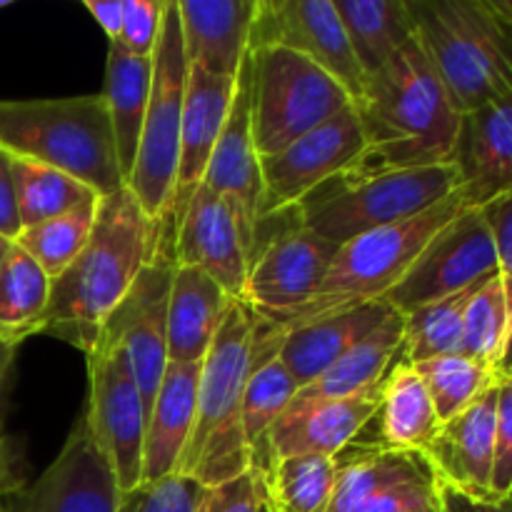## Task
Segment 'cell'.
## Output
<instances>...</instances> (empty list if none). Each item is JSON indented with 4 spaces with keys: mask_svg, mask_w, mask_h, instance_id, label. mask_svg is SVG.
<instances>
[{
    "mask_svg": "<svg viewBox=\"0 0 512 512\" xmlns=\"http://www.w3.org/2000/svg\"><path fill=\"white\" fill-rule=\"evenodd\" d=\"M365 150L348 178L453 163L460 118L418 35L368 78L355 100Z\"/></svg>",
    "mask_w": 512,
    "mask_h": 512,
    "instance_id": "cell-1",
    "label": "cell"
},
{
    "mask_svg": "<svg viewBox=\"0 0 512 512\" xmlns=\"http://www.w3.org/2000/svg\"><path fill=\"white\" fill-rule=\"evenodd\" d=\"M158 250L160 225L145 215L128 188L100 198L88 245L50 280L43 333L58 335L88 355L105 320L123 303Z\"/></svg>",
    "mask_w": 512,
    "mask_h": 512,
    "instance_id": "cell-2",
    "label": "cell"
},
{
    "mask_svg": "<svg viewBox=\"0 0 512 512\" xmlns=\"http://www.w3.org/2000/svg\"><path fill=\"white\" fill-rule=\"evenodd\" d=\"M415 35L460 115L512 90V0H408Z\"/></svg>",
    "mask_w": 512,
    "mask_h": 512,
    "instance_id": "cell-3",
    "label": "cell"
},
{
    "mask_svg": "<svg viewBox=\"0 0 512 512\" xmlns=\"http://www.w3.org/2000/svg\"><path fill=\"white\" fill-rule=\"evenodd\" d=\"M255 358V318L243 300H230L208 355L200 363L195 423L178 475L218 488L253 468L243 430V393Z\"/></svg>",
    "mask_w": 512,
    "mask_h": 512,
    "instance_id": "cell-4",
    "label": "cell"
},
{
    "mask_svg": "<svg viewBox=\"0 0 512 512\" xmlns=\"http://www.w3.org/2000/svg\"><path fill=\"white\" fill-rule=\"evenodd\" d=\"M0 153L63 170L100 198L125 188L103 95L0 100Z\"/></svg>",
    "mask_w": 512,
    "mask_h": 512,
    "instance_id": "cell-5",
    "label": "cell"
},
{
    "mask_svg": "<svg viewBox=\"0 0 512 512\" xmlns=\"http://www.w3.org/2000/svg\"><path fill=\"white\" fill-rule=\"evenodd\" d=\"M468 208L470 205L465 203L463 193L455 190L450 198L440 200L415 218L358 235V238L338 245L328 273L313 298L283 323L273 325V328H263L255 323V330L258 333H288V330L330 318V315L380 303L413 268L425 245Z\"/></svg>",
    "mask_w": 512,
    "mask_h": 512,
    "instance_id": "cell-6",
    "label": "cell"
},
{
    "mask_svg": "<svg viewBox=\"0 0 512 512\" xmlns=\"http://www.w3.org/2000/svg\"><path fill=\"white\" fill-rule=\"evenodd\" d=\"M460 190L455 163L348 178L338 175L293 208L295 223L333 245L425 213Z\"/></svg>",
    "mask_w": 512,
    "mask_h": 512,
    "instance_id": "cell-7",
    "label": "cell"
},
{
    "mask_svg": "<svg viewBox=\"0 0 512 512\" xmlns=\"http://www.w3.org/2000/svg\"><path fill=\"white\" fill-rule=\"evenodd\" d=\"M353 105L313 60L280 45L250 48V123L260 158L283 150Z\"/></svg>",
    "mask_w": 512,
    "mask_h": 512,
    "instance_id": "cell-8",
    "label": "cell"
},
{
    "mask_svg": "<svg viewBox=\"0 0 512 512\" xmlns=\"http://www.w3.org/2000/svg\"><path fill=\"white\" fill-rule=\"evenodd\" d=\"M188 68L178 0H165L163 28H160V38L153 53V85H150L148 113H145L135 168L125 183V188L135 195L145 215L160 225V233H163V223L168 218L175 193Z\"/></svg>",
    "mask_w": 512,
    "mask_h": 512,
    "instance_id": "cell-9",
    "label": "cell"
},
{
    "mask_svg": "<svg viewBox=\"0 0 512 512\" xmlns=\"http://www.w3.org/2000/svg\"><path fill=\"white\" fill-rule=\"evenodd\" d=\"M88 405L83 415L120 493L143 483L145 405L128 358L98 343L88 355Z\"/></svg>",
    "mask_w": 512,
    "mask_h": 512,
    "instance_id": "cell-10",
    "label": "cell"
},
{
    "mask_svg": "<svg viewBox=\"0 0 512 512\" xmlns=\"http://www.w3.org/2000/svg\"><path fill=\"white\" fill-rule=\"evenodd\" d=\"M498 275V250L483 208H468L445 225L413 268L383 298L395 313L408 315L438 300L453 298Z\"/></svg>",
    "mask_w": 512,
    "mask_h": 512,
    "instance_id": "cell-11",
    "label": "cell"
},
{
    "mask_svg": "<svg viewBox=\"0 0 512 512\" xmlns=\"http://www.w3.org/2000/svg\"><path fill=\"white\" fill-rule=\"evenodd\" d=\"M288 218L250 255L243 303L263 328L283 323L313 298L338 250V245L295 223L293 213Z\"/></svg>",
    "mask_w": 512,
    "mask_h": 512,
    "instance_id": "cell-12",
    "label": "cell"
},
{
    "mask_svg": "<svg viewBox=\"0 0 512 512\" xmlns=\"http://www.w3.org/2000/svg\"><path fill=\"white\" fill-rule=\"evenodd\" d=\"M365 133L355 105H348L283 150L260 158L263 205L260 220L290 213L310 193L348 173L365 150Z\"/></svg>",
    "mask_w": 512,
    "mask_h": 512,
    "instance_id": "cell-13",
    "label": "cell"
},
{
    "mask_svg": "<svg viewBox=\"0 0 512 512\" xmlns=\"http://www.w3.org/2000/svg\"><path fill=\"white\" fill-rule=\"evenodd\" d=\"M173 273V253L168 248H160L155 258L140 270L133 288L105 320L95 340V345H118L125 353L140 395H143L145 420L168 368V303Z\"/></svg>",
    "mask_w": 512,
    "mask_h": 512,
    "instance_id": "cell-14",
    "label": "cell"
},
{
    "mask_svg": "<svg viewBox=\"0 0 512 512\" xmlns=\"http://www.w3.org/2000/svg\"><path fill=\"white\" fill-rule=\"evenodd\" d=\"M280 45L313 60L333 75L355 100L363 95L365 78L333 0H258L250 48Z\"/></svg>",
    "mask_w": 512,
    "mask_h": 512,
    "instance_id": "cell-15",
    "label": "cell"
},
{
    "mask_svg": "<svg viewBox=\"0 0 512 512\" xmlns=\"http://www.w3.org/2000/svg\"><path fill=\"white\" fill-rule=\"evenodd\" d=\"M203 185L233 208L245 248L253 255L260 205H263V168H260V153L255 148L253 123H250V50L235 80L233 103L205 170Z\"/></svg>",
    "mask_w": 512,
    "mask_h": 512,
    "instance_id": "cell-16",
    "label": "cell"
},
{
    "mask_svg": "<svg viewBox=\"0 0 512 512\" xmlns=\"http://www.w3.org/2000/svg\"><path fill=\"white\" fill-rule=\"evenodd\" d=\"M120 490L85 415L35 485L10 498L13 512H118Z\"/></svg>",
    "mask_w": 512,
    "mask_h": 512,
    "instance_id": "cell-17",
    "label": "cell"
},
{
    "mask_svg": "<svg viewBox=\"0 0 512 512\" xmlns=\"http://www.w3.org/2000/svg\"><path fill=\"white\" fill-rule=\"evenodd\" d=\"M175 265L203 270L233 300H243L250 253L233 208L200 185L175 225L170 245Z\"/></svg>",
    "mask_w": 512,
    "mask_h": 512,
    "instance_id": "cell-18",
    "label": "cell"
},
{
    "mask_svg": "<svg viewBox=\"0 0 512 512\" xmlns=\"http://www.w3.org/2000/svg\"><path fill=\"white\" fill-rule=\"evenodd\" d=\"M235 80L220 78L205 70L190 65L188 80H185V100H183V123H180V155L178 173H175V193L170 203L168 218L160 233V248L173 245L175 225L183 215L185 205L193 198L195 190L203 185L205 170L213 158L215 143L220 138L225 118H228L230 103H233Z\"/></svg>",
    "mask_w": 512,
    "mask_h": 512,
    "instance_id": "cell-19",
    "label": "cell"
},
{
    "mask_svg": "<svg viewBox=\"0 0 512 512\" xmlns=\"http://www.w3.org/2000/svg\"><path fill=\"white\" fill-rule=\"evenodd\" d=\"M503 380V378H500ZM500 383L480 395L468 410L443 423L423 450L435 480L473 500H495L490 490L495 458Z\"/></svg>",
    "mask_w": 512,
    "mask_h": 512,
    "instance_id": "cell-20",
    "label": "cell"
},
{
    "mask_svg": "<svg viewBox=\"0 0 512 512\" xmlns=\"http://www.w3.org/2000/svg\"><path fill=\"white\" fill-rule=\"evenodd\" d=\"M455 168L470 208H485L512 190V90L460 118Z\"/></svg>",
    "mask_w": 512,
    "mask_h": 512,
    "instance_id": "cell-21",
    "label": "cell"
},
{
    "mask_svg": "<svg viewBox=\"0 0 512 512\" xmlns=\"http://www.w3.org/2000/svg\"><path fill=\"white\" fill-rule=\"evenodd\" d=\"M380 388L383 385L353 398L288 410L265 438L263 453L268 455V460L290 458V455L338 458L358 438L360 430L378 415ZM263 453L258 455V460L263 458Z\"/></svg>",
    "mask_w": 512,
    "mask_h": 512,
    "instance_id": "cell-22",
    "label": "cell"
},
{
    "mask_svg": "<svg viewBox=\"0 0 512 512\" xmlns=\"http://www.w3.org/2000/svg\"><path fill=\"white\" fill-rule=\"evenodd\" d=\"M258 0H178L188 65L220 78H238L250 50Z\"/></svg>",
    "mask_w": 512,
    "mask_h": 512,
    "instance_id": "cell-23",
    "label": "cell"
},
{
    "mask_svg": "<svg viewBox=\"0 0 512 512\" xmlns=\"http://www.w3.org/2000/svg\"><path fill=\"white\" fill-rule=\"evenodd\" d=\"M390 313L393 308L380 300V303H370L363 308L348 310V313L300 325L288 333H258L255 330V335L273 340L280 363L288 368L298 388H305L320 373H325L335 360L355 348L360 340L368 338Z\"/></svg>",
    "mask_w": 512,
    "mask_h": 512,
    "instance_id": "cell-24",
    "label": "cell"
},
{
    "mask_svg": "<svg viewBox=\"0 0 512 512\" xmlns=\"http://www.w3.org/2000/svg\"><path fill=\"white\" fill-rule=\"evenodd\" d=\"M200 365L168 363L145 420L143 483L178 475L195 423Z\"/></svg>",
    "mask_w": 512,
    "mask_h": 512,
    "instance_id": "cell-25",
    "label": "cell"
},
{
    "mask_svg": "<svg viewBox=\"0 0 512 512\" xmlns=\"http://www.w3.org/2000/svg\"><path fill=\"white\" fill-rule=\"evenodd\" d=\"M230 300L203 270L175 265L168 303V363H203Z\"/></svg>",
    "mask_w": 512,
    "mask_h": 512,
    "instance_id": "cell-26",
    "label": "cell"
},
{
    "mask_svg": "<svg viewBox=\"0 0 512 512\" xmlns=\"http://www.w3.org/2000/svg\"><path fill=\"white\" fill-rule=\"evenodd\" d=\"M403 335L405 315L393 310L368 338H363L343 358L335 360L313 383L300 388L288 410H300L318 403L353 398V395H360L365 390L383 385L385 375L393 368L395 358H398L400 348H403Z\"/></svg>",
    "mask_w": 512,
    "mask_h": 512,
    "instance_id": "cell-27",
    "label": "cell"
},
{
    "mask_svg": "<svg viewBox=\"0 0 512 512\" xmlns=\"http://www.w3.org/2000/svg\"><path fill=\"white\" fill-rule=\"evenodd\" d=\"M150 85H153V58L133 55L118 43H110L105 63L103 103L108 110L110 130L115 140L120 173L128 183L138 158L140 135L148 113Z\"/></svg>",
    "mask_w": 512,
    "mask_h": 512,
    "instance_id": "cell-28",
    "label": "cell"
},
{
    "mask_svg": "<svg viewBox=\"0 0 512 512\" xmlns=\"http://www.w3.org/2000/svg\"><path fill=\"white\" fill-rule=\"evenodd\" d=\"M333 5L365 78L380 73L415 38L408 0H333Z\"/></svg>",
    "mask_w": 512,
    "mask_h": 512,
    "instance_id": "cell-29",
    "label": "cell"
},
{
    "mask_svg": "<svg viewBox=\"0 0 512 512\" xmlns=\"http://www.w3.org/2000/svg\"><path fill=\"white\" fill-rule=\"evenodd\" d=\"M378 415L383 448L395 453H423L440 428L428 388L403 360L385 375Z\"/></svg>",
    "mask_w": 512,
    "mask_h": 512,
    "instance_id": "cell-30",
    "label": "cell"
},
{
    "mask_svg": "<svg viewBox=\"0 0 512 512\" xmlns=\"http://www.w3.org/2000/svg\"><path fill=\"white\" fill-rule=\"evenodd\" d=\"M50 300V278L28 253L13 245L0 265V340L18 348L43 333Z\"/></svg>",
    "mask_w": 512,
    "mask_h": 512,
    "instance_id": "cell-31",
    "label": "cell"
},
{
    "mask_svg": "<svg viewBox=\"0 0 512 512\" xmlns=\"http://www.w3.org/2000/svg\"><path fill=\"white\" fill-rule=\"evenodd\" d=\"M268 488V512H328L338 480V458L290 455L260 465Z\"/></svg>",
    "mask_w": 512,
    "mask_h": 512,
    "instance_id": "cell-32",
    "label": "cell"
},
{
    "mask_svg": "<svg viewBox=\"0 0 512 512\" xmlns=\"http://www.w3.org/2000/svg\"><path fill=\"white\" fill-rule=\"evenodd\" d=\"M298 390V383L280 363L273 345H255L253 370L243 393V430L253 450V465L263 453L265 438L290 408Z\"/></svg>",
    "mask_w": 512,
    "mask_h": 512,
    "instance_id": "cell-33",
    "label": "cell"
},
{
    "mask_svg": "<svg viewBox=\"0 0 512 512\" xmlns=\"http://www.w3.org/2000/svg\"><path fill=\"white\" fill-rule=\"evenodd\" d=\"M428 473H433V468L420 453H395L380 448L348 463L338 460V480L328 512H358L370 498L388 490L390 485Z\"/></svg>",
    "mask_w": 512,
    "mask_h": 512,
    "instance_id": "cell-34",
    "label": "cell"
},
{
    "mask_svg": "<svg viewBox=\"0 0 512 512\" xmlns=\"http://www.w3.org/2000/svg\"><path fill=\"white\" fill-rule=\"evenodd\" d=\"M10 170H13L20 228H33V225L88 203V200L100 198L93 188L80 183L73 175L33 163V160L10 158Z\"/></svg>",
    "mask_w": 512,
    "mask_h": 512,
    "instance_id": "cell-35",
    "label": "cell"
},
{
    "mask_svg": "<svg viewBox=\"0 0 512 512\" xmlns=\"http://www.w3.org/2000/svg\"><path fill=\"white\" fill-rule=\"evenodd\" d=\"M413 368L428 388L440 425L468 410L480 395L488 393L503 378L500 370L488 368L463 353L425 360Z\"/></svg>",
    "mask_w": 512,
    "mask_h": 512,
    "instance_id": "cell-36",
    "label": "cell"
},
{
    "mask_svg": "<svg viewBox=\"0 0 512 512\" xmlns=\"http://www.w3.org/2000/svg\"><path fill=\"white\" fill-rule=\"evenodd\" d=\"M98 208L100 198H93L78 208L68 210V213L45 220V223L23 228L15 238V245L23 253H28L50 280H55L88 245L95 228V218H98Z\"/></svg>",
    "mask_w": 512,
    "mask_h": 512,
    "instance_id": "cell-37",
    "label": "cell"
},
{
    "mask_svg": "<svg viewBox=\"0 0 512 512\" xmlns=\"http://www.w3.org/2000/svg\"><path fill=\"white\" fill-rule=\"evenodd\" d=\"M510 310L500 275H493L470 295L463 318V345L460 353L488 368L503 373L510 348Z\"/></svg>",
    "mask_w": 512,
    "mask_h": 512,
    "instance_id": "cell-38",
    "label": "cell"
},
{
    "mask_svg": "<svg viewBox=\"0 0 512 512\" xmlns=\"http://www.w3.org/2000/svg\"><path fill=\"white\" fill-rule=\"evenodd\" d=\"M475 288L453 295V298L430 303L425 308H418L405 315V335L403 348H400V360L410 365H418L425 363V360L460 353L465 308H468V300L475 293Z\"/></svg>",
    "mask_w": 512,
    "mask_h": 512,
    "instance_id": "cell-39",
    "label": "cell"
},
{
    "mask_svg": "<svg viewBox=\"0 0 512 512\" xmlns=\"http://www.w3.org/2000/svg\"><path fill=\"white\" fill-rule=\"evenodd\" d=\"M205 488L185 475H168L155 483L120 493L118 512H195Z\"/></svg>",
    "mask_w": 512,
    "mask_h": 512,
    "instance_id": "cell-40",
    "label": "cell"
},
{
    "mask_svg": "<svg viewBox=\"0 0 512 512\" xmlns=\"http://www.w3.org/2000/svg\"><path fill=\"white\" fill-rule=\"evenodd\" d=\"M268 508V488L260 465H253L248 473L218 488H205L195 512H265Z\"/></svg>",
    "mask_w": 512,
    "mask_h": 512,
    "instance_id": "cell-41",
    "label": "cell"
},
{
    "mask_svg": "<svg viewBox=\"0 0 512 512\" xmlns=\"http://www.w3.org/2000/svg\"><path fill=\"white\" fill-rule=\"evenodd\" d=\"M165 0H123V28L118 45L133 55L153 58L163 28Z\"/></svg>",
    "mask_w": 512,
    "mask_h": 512,
    "instance_id": "cell-42",
    "label": "cell"
},
{
    "mask_svg": "<svg viewBox=\"0 0 512 512\" xmlns=\"http://www.w3.org/2000/svg\"><path fill=\"white\" fill-rule=\"evenodd\" d=\"M490 490L495 500L512 498V378L503 373L498 395V425H495V458Z\"/></svg>",
    "mask_w": 512,
    "mask_h": 512,
    "instance_id": "cell-43",
    "label": "cell"
},
{
    "mask_svg": "<svg viewBox=\"0 0 512 512\" xmlns=\"http://www.w3.org/2000/svg\"><path fill=\"white\" fill-rule=\"evenodd\" d=\"M485 218H488L490 230L495 238V250H498V275L503 280L505 300H508L510 310V328H512V190L510 193L500 195L493 203L483 208ZM512 365V335H510V348L508 358H505V368Z\"/></svg>",
    "mask_w": 512,
    "mask_h": 512,
    "instance_id": "cell-44",
    "label": "cell"
},
{
    "mask_svg": "<svg viewBox=\"0 0 512 512\" xmlns=\"http://www.w3.org/2000/svg\"><path fill=\"white\" fill-rule=\"evenodd\" d=\"M435 493H438V480H435V473H428L390 485L388 490L370 498L358 512H405L423 500L433 498Z\"/></svg>",
    "mask_w": 512,
    "mask_h": 512,
    "instance_id": "cell-45",
    "label": "cell"
},
{
    "mask_svg": "<svg viewBox=\"0 0 512 512\" xmlns=\"http://www.w3.org/2000/svg\"><path fill=\"white\" fill-rule=\"evenodd\" d=\"M20 218H18V203H15V185H13V170H10V158L0 153V235L13 240L20 235Z\"/></svg>",
    "mask_w": 512,
    "mask_h": 512,
    "instance_id": "cell-46",
    "label": "cell"
},
{
    "mask_svg": "<svg viewBox=\"0 0 512 512\" xmlns=\"http://www.w3.org/2000/svg\"><path fill=\"white\" fill-rule=\"evenodd\" d=\"M25 490L23 473H20V460L15 455L13 440L5 435L3 425H0V503L15 498Z\"/></svg>",
    "mask_w": 512,
    "mask_h": 512,
    "instance_id": "cell-47",
    "label": "cell"
},
{
    "mask_svg": "<svg viewBox=\"0 0 512 512\" xmlns=\"http://www.w3.org/2000/svg\"><path fill=\"white\" fill-rule=\"evenodd\" d=\"M440 490V508L443 512H512L510 500H473L465 495L455 493V490L445 488L438 483Z\"/></svg>",
    "mask_w": 512,
    "mask_h": 512,
    "instance_id": "cell-48",
    "label": "cell"
},
{
    "mask_svg": "<svg viewBox=\"0 0 512 512\" xmlns=\"http://www.w3.org/2000/svg\"><path fill=\"white\" fill-rule=\"evenodd\" d=\"M83 8L93 15V20L108 35L110 43H118L120 28H123V0H108V3L83 0Z\"/></svg>",
    "mask_w": 512,
    "mask_h": 512,
    "instance_id": "cell-49",
    "label": "cell"
},
{
    "mask_svg": "<svg viewBox=\"0 0 512 512\" xmlns=\"http://www.w3.org/2000/svg\"><path fill=\"white\" fill-rule=\"evenodd\" d=\"M405 512H443V508H440V490L433 495V498L423 500V503H418L415 508H410Z\"/></svg>",
    "mask_w": 512,
    "mask_h": 512,
    "instance_id": "cell-50",
    "label": "cell"
},
{
    "mask_svg": "<svg viewBox=\"0 0 512 512\" xmlns=\"http://www.w3.org/2000/svg\"><path fill=\"white\" fill-rule=\"evenodd\" d=\"M13 240H8V238H3V235H0V265L5 263V258H8L10 255V250H13Z\"/></svg>",
    "mask_w": 512,
    "mask_h": 512,
    "instance_id": "cell-51",
    "label": "cell"
},
{
    "mask_svg": "<svg viewBox=\"0 0 512 512\" xmlns=\"http://www.w3.org/2000/svg\"><path fill=\"white\" fill-rule=\"evenodd\" d=\"M0 512H13V508H10V500L0 503Z\"/></svg>",
    "mask_w": 512,
    "mask_h": 512,
    "instance_id": "cell-52",
    "label": "cell"
},
{
    "mask_svg": "<svg viewBox=\"0 0 512 512\" xmlns=\"http://www.w3.org/2000/svg\"><path fill=\"white\" fill-rule=\"evenodd\" d=\"M10 3H13V0H0V10H3V8H8Z\"/></svg>",
    "mask_w": 512,
    "mask_h": 512,
    "instance_id": "cell-53",
    "label": "cell"
},
{
    "mask_svg": "<svg viewBox=\"0 0 512 512\" xmlns=\"http://www.w3.org/2000/svg\"><path fill=\"white\" fill-rule=\"evenodd\" d=\"M503 373H505V375H510V378H512V365H510V368H505Z\"/></svg>",
    "mask_w": 512,
    "mask_h": 512,
    "instance_id": "cell-54",
    "label": "cell"
},
{
    "mask_svg": "<svg viewBox=\"0 0 512 512\" xmlns=\"http://www.w3.org/2000/svg\"><path fill=\"white\" fill-rule=\"evenodd\" d=\"M265 512H268V508H265Z\"/></svg>",
    "mask_w": 512,
    "mask_h": 512,
    "instance_id": "cell-55",
    "label": "cell"
}]
</instances>
